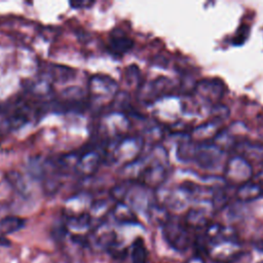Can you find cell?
<instances>
[{
  "label": "cell",
  "instance_id": "6da1fadb",
  "mask_svg": "<svg viewBox=\"0 0 263 263\" xmlns=\"http://www.w3.org/2000/svg\"><path fill=\"white\" fill-rule=\"evenodd\" d=\"M141 167L138 173L139 182L147 187L159 186L166 177L167 158L163 150L160 155H152L147 160H140Z\"/></svg>",
  "mask_w": 263,
  "mask_h": 263
},
{
  "label": "cell",
  "instance_id": "7a4b0ae2",
  "mask_svg": "<svg viewBox=\"0 0 263 263\" xmlns=\"http://www.w3.org/2000/svg\"><path fill=\"white\" fill-rule=\"evenodd\" d=\"M162 233L166 242L176 251L184 252L190 243L188 227L177 218H168L162 225Z\"/></svg>",
  "mask_w": 263,
  "mask_h": 263
},
{
  "label": "cell",
  "instance_id": "3957f363",
  "mask_svg": "<svg viewBox=\"0 0 263 263\" xmlns=\"http://www.w3.org/2000/svg\"><path fill=\"white\" fill-rule=\"evenodd\" d=\"M143 147V140L139 137H129L119 139L114 143L112 149L106 148V155L111 154L110 157L114 161L124 160L127 161V164L134 162L138 159V156L141 153Z\"/></svg>",
  "mask_w": 263,
  "mask_h": 263
},
{
  "label": "cell",
  "instance_id": "277c9868",
  "mask_svg": "<svg viewBox=\"0 0 263 263\" xmlns=\"http://www.w3.org/2000/svg\"><path fill=\"white\" fill-rule=\"evenodd\" d=\"M253 170L248 159L240 155L231 157L224 167V178L227 182L240 186L253 179Z\"/></svg>",
  "mask_w": 263,
  "mask_h": 263
},
{
  "label": "cell",
  "instance_id": "5b68a950",
  "mask_svg": "<svg viewBox=\"0 0 263 263\" xmlns=\"http://www.w3.org/2000/svg\"><path fill=\"white\" fill-rule=\"evenodd\" d=\"M118 90L114 79L105 75H95L88 81V95L96 100H111Z\"/></svg>",
  "mask_w": 263,
  "mask_h": 263
},
{
  "label": "cell",
  "instance_id": "8992f818",
  "mask_svg": "<svg viewBox=\"0 0 263 263\" xmlns=\"http://www.w3.org/2000/svg\"><path fill=\"white\" fill-rule=\"evenodd\" d=\"M222 150L215 144L199 143L193 148L192 158L204 168H213L220 163Z\"/></svg>",
  "mask_w": 263,
  "mask_h": 263
},
{
  "label": "cell",
  "instance_id": "52a82bcc",
  "mask_svg": "<svg viewBox=\"0 0 263 263\" xmlns=\"http://www.w3.org/2000/svg\"><path fill=\"white\" fill-rule=\"evenodd\" d=\"M103 161V154L95 148H88L77 155L75 172L82 177L93 175Z\"/></svg>",
  "mask_w": 263,
  "mask_h": 263
},
{
  "label": "cell",
  "instance_id": "ba28073f",
  "mask_svg": "<svg viewBox=\"0 0 263 263\" xmlns=\"http://www.w3.org/2000/svg\"><path fill=\"white\" fill-rule=\"evenodd\" d=\"M195 92L197 97L203 100L205 103L215 104L224 93L223 83L214 79L202 80L196 84Z\"/></svg>",
  "mask_w": 263,
  "mask_h": 263
},
{
  "label": "cell",
  "instance_id": "9c48e42d",
  "mask_svg": "<svg viewBox=\"0 0 263 263\" xmlns=\"http://www.w3.org/2000/svg\"><path fill=\"white\" fill-rule=\"evenodd\" d=\"M91 242L97 249L109 251L116 245V234L107 226L101 225L95 230L91 236Z\"/></svg>",
  "mask_w": 263,
  "mask_h": 263
},
{
  "label": "cell",
  "instance_id": "30bf717a",
  "mask_svg": "<svg viewBox=\"0 0 263 263\" xmlns=\"http://www.w3.org/2000/svg\"><path fill=\"white\" fill-rule=\"evenodd\" d=\"M263 195V186L251 180L237 188L236 196L241 201H251Z\"/></svg>",
  "mask_w": 263,
  "mask_h": 263
},
{
  "label": "cell",
  "instance_id": "8fae6325",
  "mask_svg": "<svg viewBox=\"0 0 263 263\" xmlns=\"http://www.w3.org/2000/svg\"><path fill=\"white\" fill-rule=\"evenodd\" d=\"M110 48L116 54H123L130 50L134 45L133 40L122 32H113L110 37Z\"/></svg>",
  "mask_w": 263,
  "mask_h": 263
},
{
  "label": "cell",
  "instance_id": "7c38bea8",
  "mask_svg": "<svg viewBox=\"0 0 263 263\" xmlns=\"http://www.w3.org/2000/svg\"><path fill=\"white\" fill-rule=\"evenodd\" d=\"M25 225V220L16 216H6L0 219V236L13 233Z\"/></svg>",
  "mask_w": 263,
  "mask_h": 263
},
{
  "label": "cell",
  "instance_id": "4fadbf2b",
  "mask_svg": "<svg viewBox=\"0 0 263 263\" xmlns=\"http://www.w3.org/2000/svg\"><path fill=\"white\" fill-rule=\"evenodd\" d=\"M185 224L192 228H206L209 225L206 214L200 209H191L186 216Z\"/></svg>",
  "mask_w": 263,
  "mask_h": 263
},
{
  "label": "cell",
  "instance_id": "5bb4252c",
  "mask_svg": "<svg viewBox=\"0 0 263 263\" xmlns=\"http://www.w3.org/2000/svg\"><path fill=\"white\" fill-rule=\"evenodd\" d=\"M114 219L120 223H135L136 216L133 210L123 201L118 202L112 210Z\"/></svg>",
  "mask_w": 263,
  "mask_h": 263
},
{
  "label": "cell",
  "instance_id": "9a60e30c",
  "mask_svg": "<svg viewBox=\"0 0 263 263\" xmlns=\"http://www.w3.org/2000/svg\"><path fill=\"white\" fill-rule=\"evenodd\" d=\"M92 222V217L88 213H80L68 216L67 218V226L71 229L75 230H83L90 226Z\"/></svg>",
  "mask_w": 263,
  "mask_h": 263
},
{
  "label": "cell",
  "instance_id": "2e32d148",
  "mask_svg": "<svg viewBox=\"0 0 263 263\" xmlns=\"http://www.w3.org/2000/svg\"><path fill=\"white\" fill-rule=\"evenodd\" d=\"M130 259L133 263H147L148 252L142 238H137L130 248Z\"/></svg>",
  "mask_w": 263,
  "mask_h": 263
},
{
  "label": "cell",
  "instance_id": "e0dca14e",
  "mask_svg": "<svg viewBox=\"0 0 263 263\" xmlns=\"http://www.w3.org/2000/svg\"><path fill=\"white\" fill-rule=\"evenodd\" d=\"M72 69L67 68V67H61V66H55L52 68V77L57 80H65L71 78L73 75H71Z\"/></svg>",
  "mask_w": 263,
  "mask_h": 263
},
{
  "label": "cell",
  "instance_id": "ac0fdd59",
  "mask_svg": "<svg viewBox=\"0 0 263 263\" xmlns=\"http://www.w3.org/2000/svg\"><path fill=\"white\" fill-rule=\"evenodd\" d=\"M93 3V1H71L70 5L72 8H85L91 6Z\"/></svg>",
  "mask_w": 263,
  "mask_h": 263
},
{
  "label": "cell",
  "instance_id": "d6986e66",
  "mask_svg": "<svg viewBox=\"0 0 263 263\" xmlns=\"http://www.w3.org/2000/svg\"><path fill=\"white\" fill-rule=\"evenodd\" d=\"M184 263H205V261L200 256H192L187 259Z\"/></svg>",
  "mask_w": 263,
  "mask_h": 263
},
{
  "label": "cell",
  "instance_id": "ffe728a7",
  "mask_svg": "<svg viewBox=\"0 0 263 263\" xmlns=\"http://www.w3.org/2000/svg\"><path fill=\"white\" fill-rule=\"evenodd\" d=\"M252 180L255 181L256 183L260 184V185H263V168L257 175H255Z\"/></svg>",
  "mask_w": 263,
  "mask_h": 263
},
{
  "label": "cell",
  "instance_id": "44dd1931",
  "mask_svg": "<svg viewBox=\"0 0 263 263\" xmlns=\"http://www.w3.org/2000/svg\"><path fill=\"white\" fill-rule=\"evenodd\" d=\"M214 263H224V262H215V261H214Z\"/></svg>",
  "mask_w": 263,
  "mask_h": 263
},
{
  "label": "cell",
  "instance_id": "7402d4cb",
  "mask_svg": "<svg viewBox=\"0 0 263 263\" xmlns=\"http://www.w3.org/2000/svg\"><path fill=\"white\" fill-rule=\"evenodd\" d=\"M257 263H263V260H262V261H259V262H257Z\"/></svg>",
  "mask_w": 263,
  "mask_h": 263
}]
</instances>
